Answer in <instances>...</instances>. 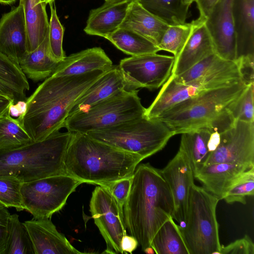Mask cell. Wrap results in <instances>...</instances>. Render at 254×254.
<instances>
[{"label":"cell","instance_id":"6da1fadb","mask_svg":"<svg viewBox=\"0 0 254 254\" xmlns=\"http://www.w3.org/2000/svg\"><path fill=\"white\" fill-rule=\"evenodd\" d=\"M106 71L96 70L83 74L51 75L26 100L18 119L33 141L44 140L59 132L78 98Z\"/></svg>","mask_w":254,"mask_h":254},{"label":"cell","instance_id":"7a4b0ae2","mask_svg":"<svg viewBox=\"0 0 254 254\" xmlns=\"http://www.w3.org/2000/svg\"><path fill=\"white\" fill-rule=\"evenodd\" d=\"M174 211L173 195L161 170L149 163L137 165L123 213L126 229L142 251L162 225L173 218Z\"/></svg>","mask_w":254,"mask_h":254},{"label":"cell","instance_id":"3957f363","mask_svg":"<svg viewBox=\"0 0 254 254\" xmlns=\"http://www.w3.org/2000/svg\"><path fill=\"white\" fill-rule=\"evenodd\" d=\"M143 160L85 133H72L64 165L66 174L83 183L102 186L132 176Z\"/></svg>","mask_w":254,"mask_h":254},{"label":"cell","instance_id":"277c9868","mask_svg":"<svg viewBox=\"0 0 254 254\" xmlns=\"http://www.w3.org/2000/svg\"><path fill=\"white\" fill-rule=\"evenodd\" d=\"M247 86L240 81L208 90L178 103L157 119L174 135L203 127L220 133L235 122L229 108Z\"/></svg>","mask_w":254,"mask_h":254},{"label":"cell","instance_id":"5b68a950","mask_svg":"<svg viewBox=\"0 0 254 254\" xmlns=\"http://www.w3.org/2000/svg\"><path fill=\"white\" fill-rule=\"evenodd\" d=\"M72 134L59 131L44 140L0 151V176L12 177L23 183L66 174L64 159Z\"/></svg>","mask_w":254,"mask_h":254},{"label":"cell","instance_id":"8992f818","mask_svg":"<svg viewBox=\"0 0 254 254\" xmlns=\"http://www.w3.org/2000/svg\"><path fill=\"white\" fill-rule=\"evenodd\" d=\"M85 134L96 140L136 154L143 159L162 150L174 135L160 120L145 116Z\"/></svg>","mask_w":254,"mask_h":254},{"label":"cell","instance_id":"52a82bcc","mask_svg":"<svg viewBox=\"0 0 254 254\" xmlns=\"http://www.w3.org/2000/svg\"><path fill=\"white\" fill-rule=\"evenodd\" d=\"M220 200L192 185L187 214L181 231L190 254H218L221 245L216 210Z\"/></svg>","mask_w":254,"mask_h":254},{"label":"cell","instance_id":"ba28073f","mask_svg":"<svg viewBox=\"0 0 254 254\" xmlns=\"http://www.w3.org/2000/svg\"><path fill=\"white\" fill-rule=\"evenodd\" d=\"M138 90H124L67 118L63 127L72 133H86L109 128L144 116L146 108Z\"/></svg>","mask_w":254,"mask_h":254},{"label":"cell","instance_id":"9c48e42d","mask_svg":"<svg viewBox=\"0 0 254 254\" xmlns=\"http://www.w3.org/2000/svg\"><path fill=\"white\" fill-rule=\"evenodd\" d=\"M82 183L67 174L23 183L21 194L24 209L33 218H50L63 208L68 196Z\"/></svg>","mask_w":254,"mask_h":254},{"label":"cell","instance_id":"30bf717a","mask_svg":"<svg viewBox=\"0 0 254 254\" xmlns=\"http://www.w3.org/2000/svg\"><path fill=\"white\" fill-rule=\"evenodd\" d=\"M238 65V64H237ZM241 79L238 65L235 67L201 76L185 83H178L169 77L144 116L157 118L178 103L210 90L235 84Z\"/></svg>","mask_w":254,"mask_h":254},{"label":"cell","instance_id":"8fae6325","mask_svg":"<svg viewBox=\"0 0 254 254\" xmlns=\"http://www.w3.org/2000/svg\"><path fill=\"white\" fill-rule=\"evenodd\" d=\"M174 56L148 54L122 59L118 65L127 90L139 88L155 89L162 86L171 75Z\"/></svg>","mask_w":254,"mask_h":254},{"label":"cell","instance_id":"7c38bea8","mask_svg":"<svg viewBox=\"0 0 254 254\" xmlns=\"http://www.w3.org/2000/svg\"><path fill=\"white\" fill-rule=\"evenodd\" d=\"M90 212L95 225L104 238L106 249L105 254H124L121 241L127 235L123 211L109 190L98 186L92 193Z\"/></svg>","mask_w":254,"mask_h":254},{"label":"cell","instance_id":"4fadbf2b","mask_svg":"<svg viewBox=\"0 0 254 254\" xmlns=\"http://www.w3.org/2000/svg\"><path fill=\"white\" fill-rule=\"evenodd\" d=\"M218 163L254 167V123L235 121L220 133V143L210 153L204 166Z\"/></svg>","mask_w":254,"mask_h":254},{"label":"cell","instance_id":"5bb4252c","mask_svg":"<svg viewBox=\"0 0 254 254\" xmlns=\"http://www.w3.org/2000/svg\"><path fill=\"white\" fill-rule=\"evenodd\" d=\"M233 0H218L205 19L215 53L228 61L236 60V39L232 16Z\"/></svg>","mask_w":254,"mask_h":254},{"label":"cell","instance_id":"9a60e30c","mask_svg":"<svg viewBox=\"0 0 254 254\" xmlns=\"http://www.w3.org/2000/svg\"><path fill=\"white\" fill-rule=\"evenodd\" d=\"M161 172L173 195V219L184 224L187 214L190 189L194 184L191 167L186 156L179 149Z\"/></svg>","mask_w":254,"mask_h":254},{"label":"cell","instance_id":"2e32d148","mask_svg":"<svg viewBox=\"0 0 254 254\" xmlns=\"http://www.w3.org/2000/svg\"><path fill=\"white\" fill-rule=\"evenodd\" d=\"M0 53L19 64L28 53L24 7L19 0L0 19Z\"/></svg>","mask_w":254,"mask_h":254},{"label":"cell","instance_id":"e0dca14e","mask_svg":"<svg viewBox=\"0 0 254 254\" xmlns=\"http://www.w3.org/2000/svg\"><path fill=\"white\" fill-rule=\"evenodd\" d=\"M35 254H83L60 233L50 218H33L23 222Z\"/></svg>","mask_w":254,"mask_h":254},{"label":"cell","instance_id":"ac0fdd59","mask_svg":"<svg viewBox=\"0 0 254 254\" xmlns=\"http://www.w3.org/2000/svg\"><path fill=\"white\" fill-rule=\"evenodd\" d=\"M205 18L193 20L191 34L175 60L170 76L182 74L195 64L215 53L211 37L205 24Z\"/></svg>","mask_w":254,"mask_h":254},{"label":"cell","instance_id":"d6986e66","mask_svg":"<svg viewBox=\"0 0 254 254\" xmlns=\"http://www.w3.org/2000/svg\"><path fill=\"white\" fill-rule=\"evenodd\" d=\"M126 90V85L118 65L106 71L76 101L68 116L84 111L92 106Z\"/></svg>","mask_w":254,"mask_h":254},{"label":"cell","instance_id":"ffe728a7","mask_svg":"<svg viewBox=\"0 0 254 254\" xmlns=\"http://www.w3.org/2000/svg\"><path fill=\"white\" fill-rule=\"evenodd\" d=\"M232 10L236 60L254 56V0H233Z\"/></svg>","mask_w":254,"mask_h":254},{"label":"cell","instance_id":"44dd1931","mask_svg":"<svg viewBox=\"0 0 254 254\" xmlns=\"http://www.w3.org/2000/svg\"><path fill=\"white\" fill-rule=\"evenodd\" d=\"M113 66L112 61L104 51L100 47H94L65 57L52 75H80L96 70H108Z\"/></svg>","mask_w":254,"mask_h":254},{"label":"cell","instance_id":"7402d4cb","mask_svg":"<svg viewBox=\"0 0 254 254\" xmlns=\"http://www.w3.org/2000/svg\"><path fill=\"white\" fill-rule=\"evenodd\" d=\"M132 0L120 2H105L90 10L84 32L88 35L106 38L119 27L126 15Z\"/></svg>","mask_w":254,"mask_h":254},{"label":"cell","instance_id":"603a6c76","mask_svg":"<svg viewBox=\"0 0 254 254\" xmlns=\"http://www.w3.org/2000/svg\"><path fill=\"white\" fill-rule=\"evenodd\" d=\"M169 26L136 0H132L119 28L133 31L157 46Z\"/></svg>","mask_w":254,"mask_h":254},{"label":"cell","instance_id":"cb8c5ba5","mask_svg":"<svg viewBox=\"0 0 254 254\" xmlns=\"http://www.w3.org/2000/svg\"><path fill=\"white\" fill-rule=\"evenodd\" d=\"M249 169L237 164L214 163L204 166L194 177L203 185L205 190L221 200L231 183Z\"/></svg>","mask_w":254,"mask_h":254},{"label":"cell","instance_id":"d4e9b609","mask_svg":"<svg viewBox=\"0 0 254 254\" xmlns=\"http://www.w3.org/2000/svg\"><path fill=\"white\" fill-rule=\"evenodd\" d=\"M60 62L51 54L48 33L42 43L34 51L28 52L18 64L26 77L38 81L51 76Z\"/></svg>","mask_w":254,"mask_h":254},{"label":"cell","instance_id":"484cf974","mask_svg":"<svg viewBox=\"0 0 254 254\" xmlns=\"http://www.w3.org/2000/svg\"><path fill=\"white\" fill-rule=\"evenodd\" d=\"M23 4L27 32V51L36 49L49 31L46 4L41 0H21Z\"/></svg>","mask_w":254,"mask_h":254},{"label":"cell","instance_id":"4316f807","mask_svg":"<svg viewBox=\"0 0 254 254\" xmlns=\"http://www.w3.org/2000/svg\"><path fill=\"white\" fill-rule=\"evenodd\" d=\"M211 130L207 127L182 133L179 150L187 157L194 176L204 165L210 154L208 148Z\"/></svg>","mask_w":254,"mask_h":254},{"label":"cell","instance_id":"83f0119b","mask_svg":"<svg viewBox=\"0 0 254 254\" xmlns=\"http://www.w3.org/2000/svg\"><path fill=\"white\" fill-rule=\"evenodd\" d=\"M150 246L156 254H190L180 226L173 217L167 219L154 236Z\"/></svg>","mask_w":254,"mask_h":254},{"label":"cell","instance_id":"f1b7e54d","mask_svg":"<svg viewBox=\"0 0 254 254\" xmlns=\"http://www.w3.org/2000/svg\"><path fill=\"white\" fill-rule=\"evenodd\" d=\"M145 9L169 25L184 24L190 5L185 0H135Z\"/></svg>","mask_w":254,"mask_h":254},{"label":"cell","instance_id":"f546056e","mask_svg":"<svg viewBox=\"0 0 254 254\" xmlns=\"http://www.w3.org/2000/svg\"><path fill=\"white\" fill-rule=\"evenodd\" d=\"M106 39L124 53L131 56L157 53L159 48L154 43L129 29L119 28Z\"/></svg>","mask_w":254,"mask_h":254},{"label":"cell","instance_id":"4dcf8cb0","mask_svg":"<svg viewBox=\"0 0 254 254\" xmlns=\"http://www.w3.org/2000/svg\"><path fill=\"white\" fill-rule=\"evenodd\" d=\"M33 142L19 120L10 112L0 117V151L14 149Z\"/></svg>","mask_w":254,"mask_h":254},{"label":"cell","instance_id":"1f68e13d","mask_svg":"<svg viewBox=\"0 0 254 254\" xmlns=\"http://www.w3.org/2000/svg\"><path fill=\"white\" fill-rule=\"evenodd\" d=\"M4 254H35L27 230L16 214L9 218Z\"/></svg>","mask_w":254,"mask_h":254},{"label":"cell","instance_id":"d6a6232c","mask_svg":"<svg viewBox=\"0 0 254 254\" xmlns=\"http://www.w3.org/2000/svg\"><path fill=\"white\" fill-rule=\"evenodd\" d=\"M236 61L224 60L213 54L198 62L187 71L171 77L178 83H185L197 78L237 66Z\"/></svg>","mask_w":254,"mask_h":254},{"label":"cell","instance_id":"836d02e7","mask_svg":"<svg viewBox=\"0 0 254 254\" xmlns=\"http://www.w3.org/2000/svg\"><path fill=\"white\" fill-rule=\"evenodd\" d=\"M192 27V21L190 23L169 25L157 47L160 51L173 54L175 60L189 39Z\"/></svg>","mask_w":254,"mask_h":254},{"label":"cell","instance_id":"e575fe53","mask_svg":"<svg viewBox=\"0 0 254 254\" xmlns=\"http://www.w3.org/2000/svg\"><path fill=\"white\" fill-rule=\"evenodd\" d=\"M254 194V167L243 172L230 185L222 197L227 203H246V198Z\"/></svg>","mask_w":254,"mask_h":254},{"label":"cell","instance_id":"d590c367","mask_svg":"<svg viewBox=\"0 0 254 254\" xmlns=\"http://www.w3.org/2000/svg\"><path fill=\"white\" fill-rule=\"evenodd\" d=\"M0 80L24 93L29 89L27 77L19 64L1 53Z\"/></svg>","mask_w":254,"mask_h":254},{"label":"cell","instance_id":"8d00e7d4","mask_svg":"<svg viewBox=\"0 0 254 254\" xmlns=\"http://www.w3.org/2000/svg\"><path fill=\"white\" fill-rule=\"evenodd\" d=\"M51 10L48 39L51 55L56 60L61 62L66 57L63 48L64 28L58 16L54 1L49 3Z\"/></svg>","mask_w":254,"mask_h":254},{"label":"cell","instance_id":"74e56055","mask_svg":"<svg viewBox=\"0 0 254 254\" xmlns=\"http://www.w3.org/2000/svg\"><path fill=\"white\" fill-rule=\"evenodd\" d=\"M254 84L248 85L230 106L229 110L235 121L254 123Z\"/></svg>","mask_w":254,"mask_h":254},{"label":"cell","instance_id":"f35d334b","mask_svg":"<svg viewBox=\"0 0 254 254\" xmlns=\"http://www.w3.org/2000/svg\"><path fill=\"white\" fill-rule=\"evenodd\" d=\"M22 184L14 177L0 176V203L18 211L24 210L21 194Z\"/></svg>","mask_w":254,"mask_h":254},{"label":"cell","instance_id":"ab89813d","mask_svg":"<svg viewBox=\"0 0 254 254\" xmlns=\"http://www.w3.org/2000/svg\"><path fill=\"white\" fill-rule=\"evenodd\" d=\"M132 179V176L101 186L109 190L117 201L120 209L123 211L130 191Z\"/></svg>","mask_w":254,"mask_h":254},{"label":"cell","instance_id":"60d3db41","mask_svg":"<svg viewBox=\"0 0 254 254\" xmlns=\"http://www.w3.org/2000/svg\"><path fill=\"white\" fill-rule=\"evenodd\" d=\"M218 254H254V244L247 235L227 246L221 245Z\"/></svg>","mask_w":254,"mask_h":254},{"label":"cell","instance_id":"b9f144b4","mask_svg":"<svg viewBox=\"0 0 254 254\" xmlns=\"http://www.w3.org/2000/svg\"><path fill=\"white\" fill-rule=\"evenodd\" d=\"M236 62L242 80L247 85L254 84V56L241 57Z\"/></svg>","mask_w":254,"mask_h":254},{"label":"cell","instance_id":"7bdbcfd3","mask_svg":"<svg viewBox=\"0 0 254 254\" xmlns=\"http://www.w3.org/2000/svg\"><path fill=\"white\" fill-rule=\"evenodd\" d=\"M10 215L8 208L0 203V254H4Z\"/></svg>","mask_w":254,"mask_h":254},{"label":"cell","instance_id":"ee69618b","mask_svg":"<svg viewBox=\"0 0 254 254\" xmlns=\"http://www.w3.org/2000/svg\"><path fill=\"white\" fill-rule=\"evenodd\" d=\"M0 94L11 99L14 102V105L19 102L26 100L25 93L11 86L0 80Z\"/></svg>","mask_w":254,"mask_h":254},{"label":"cell","instance_id":"f6af8a7d","mask_svg":"<svg viewBox=\"0 0 254 254\" xmlns=\"http://www.w3.org/2000/svg\"><path fill=\"white\" fill-rule=\"evenodd\" d=\"M138 246L137 240L131 235H125L121 241V248L124 253L132 254Z\"/></svg>","mask_w":254,"mask_h":254},{"label":"cell","instance_id":"bcb514c9","mask_svg":"<svg viewBox=\"0 0 254 254\" xmlns=\"http://www.w3.org/2000/svg\"><path fill=\"white\" fill-rule=\"evenodd\" d=\"M218 0H196L195 2L199 12V16L206 18L211 9Z\"/></svg>","mask_w":254,"mask_h":254},{"label":"cell","instance_id":"7dc6e473","mask_svg":"<svg viewBox=\"0 0 254 254\" xmlns=\"http://www.w3.org/2000/svg\"><path fill=\"white\" fill-rule=\"evenodd\" d=\"M13 105L14 102L11 99L0 94V117L10 112Z\"/></svg>","mask_w":254,"mask_h":254},{"label":"cell","instance_id":"c3c4849f","mask_svg":"<svg viewBox=\"0 0 254 254\" xmlns=\"http://www.w3.org/2000/svg\"><path fill=\"white\" fill-rule=\"evenodd\" d=\"M220 133L217 131H211L208 142V148L210 153L216 149L220 143Z\"/></svg>","mask_w":254,"mask_h":254},{"label":"cell","instance_id":"681fc988","mask_svg":"<svg viewBox=\"0 0 254 254\" xmlns=\"http://www.w3.org/2000/svg\"><path fill=\"white\" fill-rule=\"evenodd\" d=\"M143 251L145 253L147 254H156L154 250L151 246L146 248Z\"/></svg>","mask_w":254,"mask_h":254},{"label":"cell","instance_id":"f907efd6","mask_svg":"<svg viewBox=\"0 0 254 254\" xmlns=\"http://www.w3.org/2000/svg\"><path fill=\"white\" fill-rule=\"evenodd\" d=\"M16 1V0H0V3L10 5L14 3Z\"/></svg>","mask_w":254,"mask_h":254},{"label":"cell","instance_id":"816d5d0a","mask_svg":"<svg viewBox=\"0 0 254 254\" xmlns=\"http://www.w3.org/2000/svg\"><path fill=\"white\" fill-rule=\"evenodd\" d=\"M105 2H120L127 0H105Z\"/></svg>","mask_w":254,"mask_h":254},{"label":"cell","instance_id":"f5cc1de1","mask_svg":"<svg viewBox=\"0 0 254 254\" xmlns=\"http://www.w3.org/2000/svg\"><path fill=\"white\" fill-rule=\"evenodd\" d=\"M185 2L190 5L193 2H195L196 0H185Z\"/></svg>","mask_w":254,"mask_h":254},{"label":"cell","instance_id":"db71d44e","mask_svg":"<svg viewBox=\"0 0 254 254\" xmlns=\"http://www.w3.org/2000/svg\"><path fill=\"white\" fill-rule=\"evenodd\" d=\"M42 2L45 3L46 4H48L49 3L54 1V0H41Z\"/></svg>","mask_w":254,"mask_h":254}]
</instances>
